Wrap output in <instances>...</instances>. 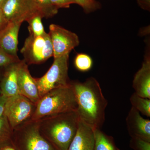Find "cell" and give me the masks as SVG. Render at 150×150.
<instances>
[{"instance_id": "obj_1", "label": "cell", "mask_w": 150, "mask_h": 150, "mask_svg": "<svg viewBox=\"0 0 150 150\" xmlns=\"http://www.w3.org/2000/svg\"><path fill=\"white\" fill-rule=\"evenodd\" d=\"M81 120L93 129H100L105 120L108 101L103 93L98 82L90 77L84 82L71 81Z\"/></svg>"}, {"instance_id": "obj_2", "label": "cell", "mask_w": 150, "mask_h": 150, "mask_svg": "<svg viewBox=\"0 0 150 150\" xmlns=\"http://www.w3.org/2000/svg\"><path fill=\"white\" fill-rule=\"evenodd\" d=\"M80 119L77 111L47 116L39 120V131L56 150H68Z\"/></svg>"}, {"instance_id": "obj_3", "label": "cell", "mask_w": 150, "mask_h": 150, "mask_svg": "<svg viewBox=\"0 0 150 150\" xmlns=\"http://www.w3.org/2000/svg\"><path fill=\"white\" fill-rule=\"evenodd\" d=\"M77 108L76 98L71 83L68 86L52 90L41 97L36 104L32 120H39L47 116L77 111Z\"/></svg>"}, {"instance_id": "obj_4", "label": "cell", "mask_w": 150, "mask_h": 150, "mask_svg": "<svg viewBox=\"0 0 150 150\" xmlns=\"http://www.w3.org/2000/svg\"><path fill=\"white\" fill-rule=\"evenodd\" d=\"M11 142L17 150H56L40 134L39 120H30L13 129Z\"/></svg>"}, {"instance_id": "obj_5", "label": "cell", "mask_w": 150, "mask_h": 150, "mask_svg": "<svg viewBox=\"0 0 150 150\" xmlns=\"http://www.w3.org/2000/svg\"><path fill=\"white\" fill-rule=\"evenodd\" d=\"M69 55L54 59L47 72L41 77L35 78L40 98L52 90L71 84L68 75Z\"/></svg>"}, {"instance_id": "obj_6", "label": "cell", "mask_w": 150, "mask_h": 150, "mask_svg": "<svg viewBox=\"0 0 150 150\" xmlns=\"http://www.w3.org/2000/svg\"><path fill=\"white\" fill-rule=\"evenodd\" d=\"M23 60L28 65L40 64L53 56V48L49 33L40 36L30 35L21 50Z\"/></svg>"}, {"instance_id": "obj_7", "label": "cell", "mask_w": 150, "mask_h": 150, "mask_svg": "<svg viewBox=\"0 0 150 150\" xmlns=\"http://www.w3.org/2000/svg\"><path fill=\"white\" fill-rule=\"evenodd\" d=\"M36 104L20 94L7 98L4 115L12 129L32 120Z\"/></svg>"}, {"instance_id": "obj_8", "label": "cell", "mask_w": 150, "mask_h": 150, "mask_svg": "<svg viewBox=\"0 0 150 150\" xmlns=\"http://www.w3.org/2000/svg\"><path fill=\"white\" fill-rule=\"evenodd\" d=\"M1 8L8 23H22L36 15H42L34 0H6Z\"/></svg>"}, {"instance_id": "obj_9", "label": "cell", "mask_w": 150, "mask_h": 150, "mask_svg": "<svg viewBox=\"0 0 150 150\" xmlns=\"http://www.w3.org/2000/svg\"><path fill=\"white\" fill-rule=\"evenodd\" d=\"M48 33L53 46L54 59L69 54L79 44V38L76 33L58 25H50Z\"/></svg>"}, {"instance_id": "obj_10", "label": "cell", "mask_w": 150, "mask_h": 150, "mask_svg": "<svg viewBox=\"0 0 150 150\" xmlns=\"http://www.w3.org/2000/svg\"><path fill=\"white\" fill-rule=\"evenodd\" d=\"M18 85L19 94L36 104L40 97L35 78L29 72L28 65L24 60L20 62L18 70Z\"/></svg>"}, {"instance_id": "obj_11", "label": "cell", "mask_w": 150, "mask_h": 150, "mask_svg": "<svg viewBox=\"0 0 150 150\" xmlns=\"http://www.w3.org/2000/svg\"><path fill=\"white\" fill-rule=\"evenodd\" d=\"M131 137H137L150 142V120L141 116L139 112L131 107L126 119Z\"/></svg>"}, {"instance_id": "obj_12", "label": "cell", "mask_w": 150, "mask_h": 150, "mask_svg": "<svg viewBox=\"0 0 150 150\" xmlns=\"http://www.w3.org/2000/svg\"><path fill=\"white\" fill-rule=\"evenodd\" d=\"M94 144V129L80 119L76 133L68 150H93Z\"/></svg>"}, {"instance_id": "obj_13", "label": "cell", "mask_w": 150, "mask_h": 150, "mask_svg": "<svg viewBox=\"0 0 150 150\" xmlns=\"http://www.w3.org/2000/svg\"><path fill=\"white\" fill-rule=\"evenodd\" d=\"M21 61L3 69L2 76L0 80V89L1 95L6 97H10L19 94L18 70Z\"/></svg>"}, {"instance_id": "obj_14", "label": "cell", "mask_w": 150, "mask_h": 150, "mask_svg": "<svg viewBox=\"0 0 150 150\" xmlns=\"http://www.w3.org/2000/svg\"><path fill=\"white\" fill-rule=\"evenodd\" d=\"M21 23L10 22L0 31V47L7 53L18 57V36Z\"/></svg>"}, {"instance_id": "obj_15", "label": "cell", "mask_w": 150, "mask_h": 150, "mask_svg": "<svg viewBox=\"0 0 150 150\" xmlns=\"http://www.w3.org/2000/svg\"><path fill=\"white\" fill-rule=\"evenodd\" d=\"M133 87L140 96L150 99V58L146 55L142 67L134 76Z\"/></svg>"}, {"instance_id": "obj_16", "label": "cell", "mask_w": 150, "mask_h": 150, "mask_svg": "<svg viewBox=\"0 0 150 150\" xmlns=\"http://www.w3.org/2000/svg\"><path fill=\"white\" fill-rule=\"evenodd\" d=\"M95 144L93 150H120L115 145L113 138L100 130L94 129Z\"/></svg>"}, {"instance_id": "obj_17", "label": "cell", "mask_w": 150, "mask_h": 150, "mask_svg": "<svg viewBox=\"0 0 150 150\" xmlns=\"http://www.w3.org/2000/svg\"><path fill=\"white\" fill-rule=\"evenodd\" d=\"M130 101L132 107L143 115L150 117V99L142 97L134 93L131 96Z\"/></svg>"}, {"instance_id": "obj_18", "label": "cell", "mask_w": 150, "mask_h": 150, "mask_svg": "<svg viewBox=\"0 0 150 150\" xmlns=\"http://www.w3.org/2000/svg\"><path fill=\"white\" fill-rule=\"evenodd\" d=\"M12 129L4 115L0 117V147L11 142Z\"/></svg>"}, {"instance_id": "obj_19", "label": "cell", "mask_w": 150, "mask_h": 150, "mask_svg": "<svg viewBox=\"0 0 150 150\" xmlns=\"http://www.w3.org/2000/svg\"><path fill=\"white\" fill-rule=\"evenodd\" d=\"M43 18L42 15L38 14L28 21L27 22L29 25L28 29L30 35L40 36L46 33L42 22Z\"/></svg>"}, {"instance_id": "obj_20", "label": "cell", "mask_w": 150, "mask_h": 150, "mask_svg": "<svg viewBox=\"0 0 150 150\" xmlns=\"http://www.w3.org/2000/svg\"><path fill=\"white\" fill-rule=\"evenodd\" d=\"M92 59L87 54H78L75 57L74 65L76 69L81 72H86L89 71L92 67Z\"/></svg>"}, {"instance_id": "obj_21", "label": "cell", "mask_w": 150, "mask_h": 150, "mask_svg": "<svg viewBox=\"0 0 150 150\" xmlns=\"http://www.w3.org/2000/svg\"><path fill=\"white\" fill-rule=\"evenodd\" d=\"M40 9L43 17L49 18L56 15L59 9L51 4L50 0H34Z\"/></svg>"}, {"instance_id": "obj_22", "label": "cell", "mask_w": 150, "mask_h": 150, "mask_svg": "<svg viewBox=\"0 0 150 150\" xmlns=\"http://www.w3.org/2000/svg\"><path fill=\"white\" fill-rule=\"evenodd\" d=\"M75 3L81 6L86 13H90L100 8V4L95 0H74Z\"/></svg>"}, {"instance_id": "obj_23", "label": "cell", "mask_w": 150, "mask_h": 150, "mask_svg": "<svg viewBox=\"0 0 150 150\" xmlns=\"http://www.w3.org/2000/svg\"><path fill=\"white\" fill-rule=\"evenodd\" d=\"M20 61L18 57L9 55L0 47V68L4 69L10 65Z\"/></svg>"}, {"instance_id": "obj_24", "label": "cell", "mask_w": 150, "mask_h": 150, "mask_svg": "<svg viewBox=\"0 0 150 150\" xmlns=\"http://www.w3.org/2000/svg\"><path fill=\"white\" fill-rule=\"evenodd\" d=\"M130 146L134 150H150V142L137 137H131Z\"/></svg>"}, {"instance_id": "obj_25", "label": "cell", "mask_w": 150, "mask_h": 150, "mask_svg": "<svg viewBox=\"0 0 150 150\" xmlns=\"http://www.w3.org/2000/svg\"><path fill=\"white\" fill-rule=\"evenodd\" d=\"M51 4L56 8H69L72 4H76L74 0H50Z\"/></svg>"}, {"instance_id": "obj_26", "label": "cell", "mask_w": 150, "mask_h": 150, "mask_svg": "<svg viewBox=\"0 0 150 150\" xmlns=\"http://www.w3.org/2000/svg\"><path fill=\"white\" fill-rule=\"evenodd\" d=\"M8 23V22L5 17L2 11L0 8V31L2 30Z\"/></svg>"}, {"instance_id": "obj_27", "label": "cell", "mask_w": 150, "mask_h": 150, "mask_svg": "<svg viewBox=\"0 0 150 150\" xmlns=\"http://www.w3.org/2000/svg\"><path fill=\"white\" fill-rule=\"evenodd\" d=\"M7 98L4 96L3 95H0V117L4 115L5 105Z\"/></svg>"}, {"instance_id": "obj_28", "label": "cell", "mask_w": 150, "mask_h": 150, "mask_svg": "<svg viewBox=\"0 0 150 150\" xmlns=\"http://www.w3.org/2000/svg\"><path fill=\"white\" fill-rule=\"evenodd\" d=\"M138 4L143 9L150 11V0H137Z\"/></svg>"}, {"instance_id": "obj_29", "label": "cell", "mask_w": 150, "mask_h": 150, "mask_svg": "<svg viewBox=\"0 0 150 150\" xmlns=\"http://www.w3.org/2000/svg\"><path fill=\"white\" fill-rule=\"evenodd\" d=\"M0 150H17L13 144L11 142L2 146L0 147Z\"/></svg>"}, {"instance_id": "obj_30", "label": "cell", "mask_w": 150, "mask_h": 150, "mask_svg": "<svg viewBox=\"0 0 150 150\" xmlns=\"http://www.w3.org/2000/svg\"><path fill=\"white\" fill-rule=\"evenodd\" d=\"M6 1V0H0V8L4 4Z\"/></svg>"}, {"instance_id": "obj_31", "label": "cell", "mask_w": 150, "mask_h": 150, "mask_svg": "<svg viewBox=\"0 0 150 150\" xmlns=\"http://www.w3.org/2000/svg\"><path fill=\"white\" fill-rule=\"evenodd\" d=\"M3 69H4L0 68V80H1V78L2 76Z\"/></svg>"}, {"instance_id": "obj_32", "label": "cell", "mask_w": 150, "mask_h": 150, "mask_svg": "<svg viewBox=\"0 0 150 150\" xmlns=\"http://www.w3.org/2000/svg\"><path fill=\"white\" fill-rule=\"evenodd\" d=\"M1 95V89H0V95Z\"/></svg>"}]
</instances>
